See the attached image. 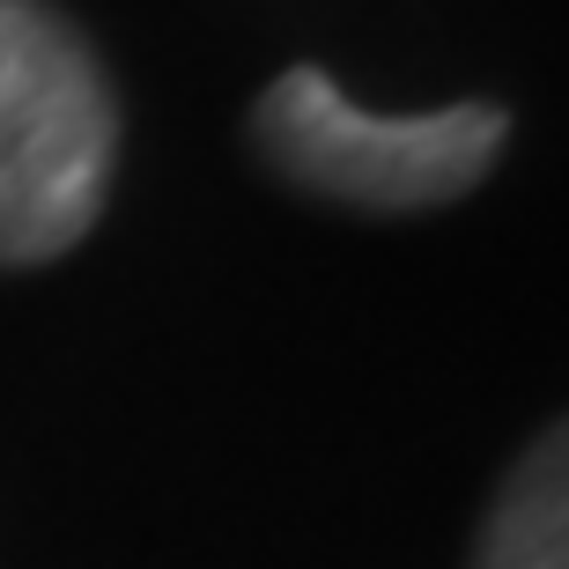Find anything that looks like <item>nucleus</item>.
<instances>
[{"label": "nucleus", "instance_id": "f257e3e1", "mask_svg": "<svg viewBox=\"0 0 569 569\" xmlns=\"http://www.w3.org/2000/svg\"><path fill=\"white\" fill-rule=\"evenodd\" d=\"M119 89L60 0H0V267H52L97 230Z\"/></svg>", "mask_w": 569, "mask_h": 569}, {"label": "nucleus", "instance_id": "f03ea898", "mask_svg": "<svg viewBox=\"0 0 569 569\" xmlns=\"http://www.w3.org/2000/svg\"><path fill=\"white\" fill-rule=\"evenodd\" d=\"M252 148L274 178L311 200L356 214H429L451 208L503 163V104H443V111H362L340 97L326 67H281L252 104Z\"/></svg>", "mask_w": 569, "mask_h": 569}, {"label": "nucleus", "instance_id": "7ed1b4c3", "mask_svg": "<svg viewBox=\"0 0 569 569\" xmlns=\"http://www.w3.org/2000/svg\"><path fill=\"white\" fill-rule=\"evenodd\" d=\"M473 569H569V451L562 429L518 451L510 481L496 488L481 540H473Z\"/></svg>", "mask_w": 569, "mask_h": 569}]
</instances>
